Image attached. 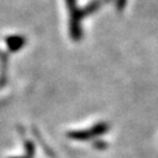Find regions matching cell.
Segmentation results:
<instances>
[{
	"label": "cell",
	"instance_id": "cell-1",
	"mask_svg": "<svg viewBox=\"0 0 158 158\" xmlns=\"http://www.w3.org/2000/svg\"><path fill=\"white\" fill-rule=\"evenodd\" d=\"M69 14H70V35L71 39L75 41L80 40L82 36V30H81V14L80 9L77 8L76 0H66Z\"/></svg>",
	"mask_w": 158,
	"mask_h": 158
},
{
	"label": "cell",
	"instance_id": "cell-2",
	"mask_svg": "<svg viewBox=\"0 0 158 158\" xmlns=\"http://www.w3.org/2000/svg\"><path fill=\"white\" fill-rule=\"evenodd\" d=\"M24 44H25V37L19 36V35H13L6 39V45L11 52L20 50L24 46Z\"/></svg>",
	"mask_w": 158,
	"mask_h": 158
},
{
	"label": "cell",
	"instance_id": "cell-3",
	"mask_svg": "<svg viewBox=\"0 0 158 158\" xmlns=\"http://www.w3.org/2000/svg\"><path fill=\"white\" fill-rule=\"evenodd\" d=\"M101 6V2L100 0H92V2H90L84 9L80 10V14H81V18H85L87 15H91L94 14L96 10H98Z\"/></svg>",
	"mask_w": 158,
	"mask_h": 158
},
{
	"label": "cell",
	"instance_id": "cell-4",
	"mask_svg": "<svg viewBox=\"0 0 158 158\" xmlns=\"http://www.w3.org/2000/svg\"><path fill=\"white\" fill-rule=\"evenodd\" d=\"M125 5H126V0H117V9L120 11L125 9Z\"/></svg>",
	"mask_w": 158,
	"mask_h": 158
}]
</instances>
